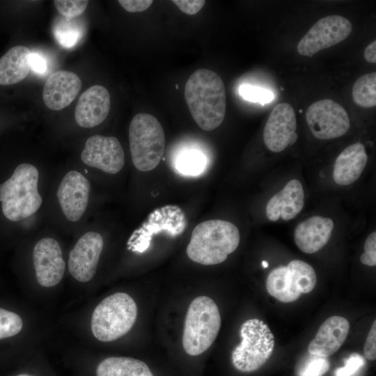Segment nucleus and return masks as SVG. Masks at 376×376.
<instances>
[{
  "mask_svg": "<svg viewBox=\"0 0 376 376\" xmlns=\"http://www.w3.org/2000/svg\"><path fill=\"white\" fill-rule=\"evenodd\" d=\"M97 376H154L143 361L125 357H111L102 360L96 368Z\"/></svg>",
  "mask_w": 376,
  "mask_h": 376,
  "instance_id": "nucleus-23",
  "label": "nucleus"
},
{
  "mask_svg": "<svg viewBox=\"0 0 376 376\" xmlns=\"http://www.w3.org/2000/svg\"><path fill=\"white\" fill-rule=\"evenodd\" d=\"M110 104V95L104 86H91L81 95L77 103L75 112L77 123L85 128L101 124L109 113Z\"/></svg>",
  "mask_w": 376,
  "mask_h": 376,
  "instance_id": "nucleus-15",
  "label": "nucleus"
},
{
  "mask_svg": "<svg viewBox=\"0 0 376 376\" xmlns=\"http://www.w3.org/2000/svg\"><path fill=\"white\" fill-rule=\"evenodd\" d=\"M53 3L61 15L65 19H72L80 16L85 11L88 1L55 0Z\"/></svg>",
  "mask_w": 376,
  "mask_h": 376,
  "instance_id": "nucleus-28",
  "label": "nucleus"
},
{
  "mask_svg": "<svg viewBox=\"0 0 376 376\" xmlns=\"http://www.w3.org/2000/svg\"><path fill=\"white\" fill-rule=\"evenodd\" d=\"M75 19L64 18L56 21L53 34L57 42L65 49H71L81 40L84 33V26Z\"/></svg>",
  "mask_w": 376,
  "mask_h": 376,
  "instance_id": "nucleus-24",
  "label": "nucleus"
},
{
  "mask_svg": "<svg viewBox=\"0 0 376 376\" xmlns=\"http://www.w3.org/2000/svg\"><path fill=\"white\" fill-rule=\"evenodd\" d=\"M313 356V355H312ZM329 369V362L327 357L313 356L299 373L300 376H322Z\"/></svg>",
  "mask_w": 376,
  "mask_h": 376,
  "instance_id": "nucleus-30",
  "label": "nucleus"
},
{
  "mask_svg": "<svg viewBox=\"0 0 376 376\" xmlns=\"http://www.w3.org/2000/svg\"><path fill=\"white\" fill-rule=\"evenodd\" d=\"M30 67L36 74L44 75L48 70L47 60L41 53L31 52Z\"/></svg>",
  "mask_w": 376,
  "mask_h": 376,
  "instance_id": "nucleus-34",
  "label": "nucleus"
},
{
  "mask_svg": "<svg viewBox=\"0 0 376 376\" xmlns=\"http://www.w3.org/2000/svg\"><path fill=\"white\" fill-rule=\"evenodd\" d=\"M364 253L361 255V262L368 266L376 265V233H371L364 243Z\"/></svg>",
  "mask_w": 376,
  "mask_h": 376,
  "instance_id": "nucleus-32",
  "label": "nucleus"
},
{
  "mask_svg": "<svg viewBox=\"0 0 376 376\" xmlns=\"http://www.w3.org/2000/svg\"><path fill=\"white\" fill-rule=\"evenodd\" d=\"M262 266L264 268H267L269 266V263L266 260H263L262 261Z\"/></svg>",
  "mask_w": 376,
  "mask_h": 376,
  "instance_id": "nucleus-38",
  "label": "nucleus"
},
{
  "mask_svg": "<svg viewBox=\"0 0 376 376\" xmlns=\"http://www.w3.org/2000/svg\"><path fill=\"white\" fill-rule=\"evenodd\" d=\"M352 30V23L341 15L324 17L301 39L297 45V52L301 56L311 57L319 51L345 40Z\"/></svg>",
  "mask_w": 376,
  "mask_h": 376,
  "instance_id": "nucleus-9",
  "label": "nucleus"
},
{
  "mask_svg": "<svg viewBox=\"0 0 376 376\" xmlns=\"http://www.w3.org/2000/svg\"><path fill=\"white\" fill-rule=\"evenodd\" d=\"M306 120L313 135L319 139H331L344 135L350 120L345 109L331 99L312 103L306 109Z\"/></svg>",
  "mask_w": 376,
  "mask_h": 376,
  "instance_id": "nucleus-8",
  "label": "nucleus"
},
{
  "mask_svg": "<svg viewBox=\"0 0 376 376\" xmlns=\"http://www.w3.org/2000/svg\"><path fill=\"white\" fill-rule=\"evenodd\" d=\"M185 98L196 124L212 131L223 122L226 110V94L220 76L209 69L196 70L187 79Z\"/></svg>",
  "mask_w": 376,
  "mask_h": 376,
  "instance_id": "nucleus-1",
  "label": "nucleus"
},
{
  "mask_svg": "<svg viewBox=\"0 0 376 376\" xmlns=\"http://www.w3.org/2000/svg\"><path fill=\"white\" fill-rule=\"evenodd\" d=\"M241 343L232 352L233 366L242 373L260 368L271 357L274 338L267 324L256 318L245 321L240 329Z\"/></svg>",
  "mask_w": 376,
  "mask_h": 376,
  "instance_id": "nucleus-7",
  "label": "nucleus"
},
{
  "mask_svg": "<svg viewBox=\"0 0 376 376\" xmlns=\"http://www.w3.org/2000/svg\"><path fill=\"white\" fill-rule=\"evenodd\" d=\"M221 324L216 303L209 297L199 296L190 304L185 320L182 346L190 356H198L213 343Z\"/></svg>",
  "mask_w": 376,
  "mask_h": 376,
  "instance_id": "nucleus-4",
  "label": "nucleus"
},
{
  "mask_svg": "<svg viewBox=\"0 0 376 376\" xmlns=\"http://www.w3.org/2000/svg\"><path fill=\"white\" fill-rule=\"evenodd\" d=\"M81 88V79L75 73L67 70L56 71L45 81L42 90L43 102L49 109L61 110L75 100Z\"/></svg>",
  "mask_w": 376,
  "mask_h": 376,
  "instance_id": "nucleus-16",
  "label": "nucleus"
},
{
  "mask_svg": "<svg viewBox=\"0 0 376 376\" xmlns=\"http://www.w3.org/2000/svg\"><path fill=\"white\" fill-rule=\"evenodd\" d=\"M22 327L23 322L19 315L0 308V339L17 335Z\"/></svg>",
  "mask_w": 376,
  "mask_h": 376,
  "instance_id": "nucleus-27",
  "label": "nucleus"
},
{
  "mask_svg": "<svg viewBox=\"0 0 376 376\" xmlns=\"http://www.w3.org/2000/svg\"><path fill=\"white\" fill-rule=\"evenodd\" d=\"M334 224L331 219L313 216L301 222L294 232L297 247L311 254L322 249L329 242Z\"/></svg>",
  "mask_w": 376,
  "mask_h": 376,
  "instance_id": "nucleus-18",
  "label": "nucleus"
},
{
  "mask_svg": "<svg viewBox=\"0 0 376 376\" xmlns=\"http://www.w3.org/2000/svg\"><path fill=\"white\" fill-rule=\"evenodd\" d=\"M132 161L136 169L149 171L159 164L165 148V134L152 115L140 113L134 116L129 127Z\"/></svg>",
  "mask_w": 376,
  "mask_h": 376,
  "instance_id": "nucleus-5",
  "label": "nucleus"
},
{
  "mask_svg": "<svg viewBox=\"0 0 376 376\" xmlns=\"http://www.w3.org/2000/svg\"><path fill=\"white\" fill-rule=\"evenodd\" d=\"M103 245L102 235L96 232H87L79 239L68 259V270L76 280L84 283L94 276Z\"/></svg>",
  "mask_w": 376,
  "mask_h": 376,
  "instance_id": "nucleus-12",
  "label": "nucleus"
},
{
  "mask_svg": "<svg viewBox=\"0 0 376 376\" xmlns=\"http://www.w3.org/2000/svg\"><path fill=\"white\" fill-rule=\"evenodd\" d=\"M137 317V306L127 293L116 292L104 298L94 309L91 318L93 336L102 342L126 334Z\"/></svg>",
  "mask_w": 376,
  "mask_h": 376,
  "instance_id": "nucleus-6",
  "label": "nucleus"
},
{
  "mask_svg": "<svg viewBox=\"0 0 376 376\" xmlns=\"http://www.w3.org/2000/svg\"><path fill=\"white\" fill-rule=\"evenodd\" d=\"M367 162L368 155L362 143L357 142L346 147L334 162V182L343 186L352 184L361 176Z\"/></svg>",
  "mask_w": 376,
  "mask_h": 376,
  "instance_id": "nucleus-20",
  "label": "nucleus"
},
{
  "mask_svg": "<svg viewBox=\"0 0 376 376\" xmlns=\"http://www.w3.org/2000/svg\"><path fill=\"white\" fill-rule=\"evenodd\" d=\"M120 5L130 13H138L147 10L153 3L152 0H119Z\"/></svg>",
  "mask_w": 376,
  "mask_h": 376,
  "instance_id": "nucleus-36",
  "label": "nucleus"
},
{
  "mask_svg": "<svg viewBox=\"0 0 376 376\" xmlns=\"http://www.w3.org/2000/svg\"><path fill=\"white\" fill-rule=\"evenodd\" d=\"M240 240L239 230L233 224L220 219L205 221L193 230L187 254L201 265L219 264L236 250Z\"/></svg>",
  "mask_w": 376,
  "mask_h": 376,
  "instance_id": "nucleus-2",
  "label": "nucleus"
},
{
  "mask_svg": "<svg viewBox=\"0 0 376 376\" xmlns=\"http://www.w3.org/2000/svg\"><path fill=\"white\" fill-rule=\"evenodd\" d=\"M31 51L22 45L10 48L0 58V85L15 84L29 75Z\"/></svg>",
  "mask_w": 376,
  "mask_h": 376,
  "instance_id": "nucleus-21",
  "label": "nucleus"
},
{
  "mask_svg": "<svg viewBox=\"0 0 376 376\" xmlns=\"http://www.w3.org/2000/svg\"><path fill=\"white\" fill-rule=\"evenodd\" d=\"M266 288L271 296L284 303L295 301L301 295L297 276L289 265L276 267L269 274Z\"/></svg>",
  "mask_w": 376,
  "mask_h": 376,
  "instance_id": "nucleus-22",
  "label": "nucleus"
},
{
  "mask_svg": "<svg viewBox=\"0 0 376 376\" xmlns=\"http://www.w3.org/2000/svg\"><path fill=\"white\" fill-rule=\"evenodd\" d=\"M304 204V191L300 181L296 179L289 181L279 192L267 202L266 214L271 221L280 217L288 221L297 216Z\"/></svg>",
  "mask_w": 376,
  "mask_h": 376,
  "instance_id": "nucleus-19",
  "label": "nucleus"
},
{
  "mask_svg": "<svg viewBox=\"0 0 376 376\" xmlns=\"http://www.w3.org/2000/svg\"><path fill=\"white\" fill-rule=\"evenodd\" d=\"M82 162L105 173L116 174L123 167V149L114 136L93 135L89 137L81 154Z\"/></svg>",
  "mask_w": 376,
  "mask_h": 376,
  "instance_id": "nucleus-10",
  "label": "nucleus"
},
{
  "mask_svg": "<svg viewBox=\"0 0 376 376\" xmlns=\"http://www.w3.org/2000/svg\"><path fill=\"white\" fill-rule=\"evenodd\" d=\"M363 354L366 359L374 361L376 359V321L372 324L368 334L364 347Z\"/></svg>",
  "mask_w": 376,
  "mask_h": 376,
  "instance_id": "nucleus-33",
  "label": "nucleus"
},
{
  "mask_svg": "<svg viewBox=\"0 0 376 376\" xmlns=\"http://www.w3.org/2000/svg\"><path fill=\"white\" fill-rule=\"evenodd\" d=\"M297 120L292 106L288 103L276 104L271 111L263 130L267 148L279 152L297 139Z\"/></svg>",
  "mask_w": 376,
  "mask_h": 376,
  "instance_id": "nucleus-11",
  "label": "nucleus"
},
{
  "mask_svg": "<svg viewBox=\"0 0 376 376\" xmlns=\"http://www.w3.org/2000/svg\"><path fill=\"white\" fill-rule=\"evenodd\" d=\"M364 58L370 63H376V40L371 42L364 50Z\"/></svg>",
  "mask_w": 376,
  "mask_h": 376,
  "instance_id": "nucleus-37",
  "label": "nucleus"
},
{
  "mask_svg": "<svg viewBox=\"0 0 376 376\" xmlns=\"http://www.w3.org/2000/svg\"><path fill=\"white\" fill-rule=\"evenodd\" d=\"M39 173L36 166L23 163L18 165L11 177L0 185V201L3 215L18 221L34 214L42 199L38 190Z\"/></svg>",
  "mask_w": 376,
  "mask_h": 376,
  "instance_id": "nucleus-3",
  "label": "nucleus"
},
{
  "mask_svg": "<svg viewBox=\"0 0 376 376\" xmlns=\"http://www.w3.org/2000/svg\"><path fill=\"white\" fill-rule=\"evenodd\" d=\"M239 93L244 100L260 104L268 103L274 98V95L270 91L246 84L240 86Z\"/></svg>",
  "mask_w": 376,
  "mask_h": 376,
  "instance_id": "nucleus-29",
  "label": "nucleus"
},
{
  "mask_svg": "<svg viewBox=\"0 0 376 376\" xmlns=\"http://www.w3.org/2000/svg\"><path fill=\"white\" fill-rule=\"evenodd\" d=\"M365 363L363 357L358 353L351 354L346 359L343 367L337 368L334 376H352L355 374Z\"/></svg>",
  "mask_w": 376,
  "mask_h": 376,
  "instance_id": "nucleus-31",
  "label": "nucleus"
},
{
  "mask_svg": "<svg viewBox=\"0 0 376 376\" xmlns=\"http://www.w3.org/2000/svg\"><path fill=\"white\" fill-rule=\"evenodd\" d=\"M172 2L176 5L183 13L188 15H195L201 10L205 5L204 0H173Z\"/></svg>",
  "mask_w": 376,
  "mask_h": 376,
  "instance_id": "nucleus-35",
  "label": "nucleus"
},
{
  "mask_svg": "<svg viewBox=\"0 0 376 376\" xmlns=\"http://www.w3.org/2000/svg\"><path fill=\"white\" fill-rule=\"evenodd\" d=\"M17 376H32V375H27V374H21V375H18Z\"/></svg>",
  "mask_w": 376,
  "mask_h": 376,
  "instance_id": "nucleus-39",
  "label": "nucleus"
},
{
  "mask_svg": "<svg viewBox=\"0 0 376 376\" xmlns=\"http://www.w3.org/2000/svg\"><path fill=\"white\" fill-rule=\"evenodd\" d=\"M90 190L88 180L81 173L70 171L64 175L56 195L68 220L74 222L81 219L87 207Z\"/></svg>",
  "mask_w": 376,
  "mask_h": 376,
  "instance_id": "nucleus-14",
  "label": "nucleus"
},
{
  "mask_svg": "<svg viewBox=\"0 0 376 376\" xmlns=\"http://www.w3.org/2000/svg\"><path fill=\"white\" fill-rule=\"evenodd\" d=\"M206 166L205 155L197 149H188L182 151L175 159L176 171L183 175H199L205 171Z\"/></svg>",
  "mask_w": 376,
  "mask_h": 376,
  "instance_id": "nucleus-26",
  "label": "nucleus"
},
{
  "mask_svg": "<svg viewBox=\"0 0 376 376\" xmlns=\"http://www.w3.org/2000/svg\"><path fill=\"white\" fill-rule=\"evenodd\" d=\"M350 327V322L345 318L329 317L321 324L315 338L310 342L308 353L322 357L331 356L345 341Z\"/></svg>",
  "mask_w": 376,
  "mask_h": 376,
  "instance_id": "nucleus-17",
  "label": "nucleus"
},
{
  "mask_svg": "<svg viewBox=\"0 0 376 376\" xmlns=\"http://www.w3.org/2000/svg\"><path fill=\"white\" fill-rule=\"evenodd\" d=\"M352 95L354 102L364 108L376 105V72H370L359 77L354 82Z\"/></svg>",
  "mask_w": 376,
  "mask_h": 376,
  "instance_id": "nucleus-25",
  "label": "nucleus"
},
{
  "mask_svg": "<svg viewBox=\"0 0 376 376\" xmlns=\"http://www.w3.org/2000/svg\"><path fill=\"white\" fill-rule=\"evenodd\" d=\"M33 260L36 279L40 285L50 288L60 283L65 264L56 240L51 237L40 240L34 246Z\"/></svg>",
  "mask_w": 376,
  "mask_h": 376,
  "instance_id": "nucleus-13",
  "label": "nucleus"
}]
</instances>
